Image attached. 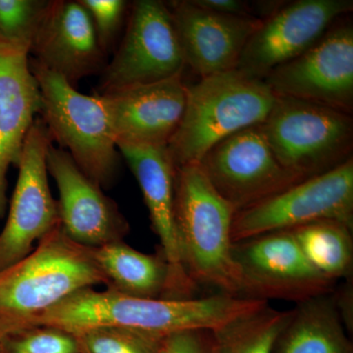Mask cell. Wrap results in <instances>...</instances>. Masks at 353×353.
Masks as SVG:
<instances>
[{
  "label": "cell",
  "instance_id": "6da1fadb",
  "mask_svg": "<svg viewBox=\"0 0 353 353\" xmlns=\"http://www.w3.org/2000/svg\"><path fill=\"white\" fill-rule=\"evenodd\" d=\"M265 303H268L219 292L188 299H141L111 289L99 292L88 288L46 311L34 327H53L72 334L122 328L166 338L180 332L213 331Z\"/></svg>",
  "mask_w": 353,
  "mask_h": 353
},
{
  "label": "cell",
  "instance_id": "7a4b0ae2",
  "mask_svg": "<svg viewBox=\"0 0 353 353\" xmlns=\"http://www.w3.org/2000/svg\"><path fill=\"white\" fill-rule=\"evenodd\" d=\"M94 250L72 241L59 224L27 256L0 272V341L34 328L43 313L78 290L108 287Z\"/></svg>",
  "mask_w": 353,
  "mask_h": 353
},
{
  "label": "cell",
  "instance_id": "3957f363",
  "mask_svg": "<svg viewBox=\"0 0 353 353\" xmlns=\"http://www.w3.org/2000/svg\"><path fill=\"white\" fill-rule=\"evenodd\" d=\"M233 208L216 192L197 164L176 167L175 224L181 261L197 287L240 297L232 257Z\"/></svg>",
  "mask_w": 353,
  "mask_h": 353
},
{
  "label": "cell",
  "instance_id": "277c9868",
  "mask_svg": "<svg viewBox=\"0 0 353 353\" xmlns=\"http://www.w3.org/2000/svg\"><path fill=\"white\" fill-rule=\"evenodd\" d=\"M275 101L276 94L263 80L238 70L187 85L185 112L167 145L176 168L199 163L223 139L261 125Z\"/></svg>",
  "mask_w": 353,
  "mask_h": 353
},
{
  "label": "cell",
  "instance_id": "5b68a950",
  "mask_svg": "<svg viewBox=\"0 0 353 353\" xmlns=\"http://www.w3.org/2000/svg\"><path fill=\"white\" fill-rule=\"evenodd\" d=\"M29 65L41 92L39 114L52 141L101 189L110 187L119 171L121 154L99 97L81 94L32 58Z\"/></svg>",
  "mask_w": 353,
  "mask_h": 353
},
{
  "label": "cell",
  "instance_id": "8992f818",
  "mask_svg": "<svg viewBox=\"0 0 353 353\" xmlns=\"http://www.w3.org/2000/svg\"><path fill=\"white\" fill-rule=\"evenodd\" d=\"M259 126L281 165L303 180L328 173L353 158L352 114L276 95L273 108Z\"/></svg>",
  "mask_w": 353,
  "mask_h": 353
},
{
  "label": "cell",
  "instance_id": "52a82bcc",
  "mask_svg": "<svg viewBox=\"0 0 353 353\" xmlns=\"http://www.w3.org/2000/svg\"><path fill=\"white\" fill-rule=\"evenodd\" d=\"M232 257L241 299L299 303L332 294L336 287V281L325 277L310 264L290 230L236 241Z\"/></svg>",
  "mask_w": 353,
  "mask_h": 353
},
{
  "label": "cell",
  "instance_id": "ba28073f",
  "mask_svg": "<svg viewBox=\"0 0 353 353\" xmlns=\"http://www.w3.org/2000/svg\"><path fill=\"white\" fill-rule=\"evenodd\" d=\"M185 68L166 2L137 0L130 4L124 36L102 70L97 94L161 82L182 76Z\"/></svg>",
  "mask_w": 353,
  "mask_h": 353
},
{
  "label": "cell",
  "instance_id": "9c48e42d",
  "mask_svg": "<svg viewBox=\"0 0 353 353\" xmlns=\"http://www.w3.org/2000/svg\"><path fill=\"white\" fill-rule=\"evenodd\" d=\"M322 220L336 221L353 229V158L328 173L306 179L236 212L232 241L236 243Z\"/></svg>",
  "mask_w": 353,
  "mask_h": 353
},
{
  "label": "cell",
  "instance_id": "30bf717a",
  "mask_svg": "<svg viewBox=\"0 0 353 353\" xmlns=\"http://www.w3.org/2000/svg\"><path fill=\"white\" fill-rule=\"evenodd\" d=\"M197 165L236 213L303 181L278 161L259 125L223 139Z\"/></svg>",
  "mask_w": 353,
  "mask_h": 353
},
{
  "label": "cell",
  "instance_id": "8fae6325",
  "mask_svg": "<svg viewBox=\"0 0 353 353\" xmlns=\"http://www.w3.org/2000/svg\"><path fill=\"white\" fill-rule=\"evenodd\" d=\"M52 139L41 117H37L26 137L8 216L0 232V272L27 256L60 224L57 201L48 185V150Z\"/></svg>",
  "mask_w": 353,
  "mask_h": 353
},
{
  "label": "cell",
  "instance_id": "7c38bea8",
  "mask_svg": "<svg viewBox=\"0 0 353 353\" xmlns=\"http://www.w3.org/2000/svg\"><path fill=\"white\" fill-rule=\"evenodd\" d=\"M336 21L305 52L265 77L274 94L352 115L353 25Z\"/></svg>",
  "mask_w": 353,
  "mask_h": 353
},
{
  "label": "cell",
  "instance_id": "4fadbf2b",
  "mask_svg": "<svg viewBox=\"0 0 353 353\" xmlns=\"http://www.w3.org/2000/svg\"><path fill=\"white\" fill-rule=\"evenodd\" d=\"M352 9V0H296L276 6L261 18L236 70L264 80L274 69L309 50Z\"/></svg>",
  "mask_w": 353,
  "mask_h": 353
},
{
  "label": "cell",
  "instance_id": "5bb4252c",
  "mask_svg": "<svg viewBox=\"0 0 353 353\" xmlns=\"http://www.w3.org/2000/svg\"><path fill=\"white\" fill-rule=\"evenodd\" d=\"M97 94L117 146H167L185 112L187 83L182 75Z\"/></svg>",
  "mask_w": 353,
  "mask_h": 353
},
{
  "label": "cell",
  "instance_id": "9a60e30c",
  "mask_svg": "<svg viewBox=\"0 0 353 353\" xmlns=\"http://www.w3.org/2000/svg\"><path fill=\"white\" fill-rule=\"evenodd\" d=\"M46 164L59 192L60 226L67 236L90 248L124 240L130 230L126 218L66 150L51 145Z\"/></svg>",
  "mask_w": 353,
  "mask_h": 353
},
{
  "label": "cell",
  "instance_id": "2e32d148",
  "mask_svg": "<svg viewBox=\"0 0 353 353\" xmlns=\"http://www.w3.org/2000/svg\"><path fill=\"white\" fill-rule=\"evenodd\" d=\"M185 66L201 79L233 71L261 18L224 15L199 7L192 0L166 2Z\"/></svg>",
  "mask_w": 353,
  "mask_h": 353
},
{
  "label": "cell",
  "instance_id": "e0dca14e",
  "mask_svg": "<svg viewBox=\"0 0 353 353\" xmlns=\"http://www.w3.org/2000/svg\"><path fill=\"white\" fill-rule=\"evenodd\" d=\"M30 53L44 68L73 87L105 67L92 18L80 0H50Z\"/></svg>",
  "mask_w": 353,
  "mask_h": 353
},
{
  "label": "cell",
  "instance_id": "ac0fdd59",
  "mask_svg": "<svg viewBox=\"0 0 353 353\" xmlns=\"http://www.w3.org/2000/svg\"><path fill=\"white\" fill-rule=\"evenodd\" d=\"M136 176L150 212L160 253L170 265L183 299H194L199 288L188 277L181 261L175 224L176 167L167 146L118 145Z\"/></svg>",
  "mask_w": 353,
  "mask_h": 353
},
{
  "label": "cell",
  "instance_id": "d6986e66",
  "mask_svg": "<svg viewBox=\"0 0 353 353\" xmlns=\"http://www.w3.org/2000/svg\"><path fill=\"white\" fill-rule=\"evenodd\" d=\"M29 51L0 44V220L7 210V173L19 165L26 137L41 113V97Z\"/></svg>",
  "mask_w": 353,
  "mask_h": 353
},
{
  "label": "cell",
  "instance_id": "ffe728a7",
  "mask_svg": "<svg viewBox=\"0 0 353 353\" xmlns=\"http://www.w3.org/2000/svg\"><path fill=\"white\" fill-rule=\"evenodd\" d=\"M108 289L141 299H183L170 265L159 254L139 252L123 241L94 248Z\"/></svg>",
  "mask_w": 353,
  "mask_h": 353
},
{
  "label": "cell",
  "instance_id": "44dd1931",
  "mask_svg": "<svg viewBox=\"0 0 353 353\" xmlns=\"http://www.w3.org/2000/svg\"><path fill=\"white\" fill-rule=\"evenodd\" d=\"M272 353H353L333 294L296 303Z\"/></svg>",
  "mask_w": 353,
  "mask_h": 353
},
{
  "label": "cell",
  "instance_id": "7402d4cb",
  "mask_svg": "<svg viewBox=\"0 0 353 353\" xmlns=\"http://www.w3.org/2000/svg\"><path fill=\"white\" fill-rule=\"evenodd\" d=\"M303 254L325 277H353V229L341 222L316 221L290 230Z\"/></svg>",
  "mask_w": 353,
  "mask_h": 353
},
{
  "label": "cell",
  "instance_id": "603a6c76",
  "mask_svg": "<svg viewBox=\"0 0 353 353\" xmlns=\"http://www.w3.org/2000/svg\"><path fill=\"white\" fill-rule=\"evenodd\" d=\"M292 309L281 311L268 303L213 330L214 353H272Z\"/></svg>",
  "mask_w": 353,
  "mask_h": 353
},
{
  "label": "cell",
  "instance_id": "cb8c5ba5",
  "mask_svg": "<svg viewBox=\"0 0 353 353\" xmlns=\"http://www.w3.org/2000/svg\"><path fill=\"white\" fill-rule=\"evenodd\" d=\"M50 0H0V44L29 51Z\"/></svg>",
  "mask_w": 353,
  "mask_h": 353
},
{
  "label": "cell",
  "instance_id": "d4e9b609",
  "mask_svg": "<svg viewBox=\"0 0 353 353\" xmlns=\"http://www.w3.org/2000/svg\"><path fill=\"white\" fill-rule=\"evenodd\" d=\"M80 353H164V336L122 328H97L74 334Z\"/></svg>",
  "mask_w": 353,
  "mask_h": 353
},
{
  "label": "cell",
  "instance_id": "484cf974",
  "mask_svg": "<svg viewBox=\"0 0 353 353\" xmlns=\"http://www.w3.org/2000/svg\"><path fill=\"white\" fill-rule=\"evenodd\" d=\"M0 353H80L74 334L38 326L8 334L0 341Z\"/></svg>",
  "mask_w": 353,
  "mask_h": 353
},
{
  "label": "cell",
  "instance_id": "4316f807",
  "mask_svg": "<svg viewBox=\"0 0 353 353\" xmlns=\"http://www.w3.org/2000/svg\"><path fill=\"white\" fill-rule=\"evenodd\" d=\"M80 2L90 14L99 44L108 54L126 18L129 2L125 0H80Z\"/></svg>",
  "mask_w": 353,
  "mask_h": 353
},
{
  "label": "cell",
  "instance_id": "83f0119b",
  "mask_svg": "<svg viewBox=\"0 0 353 353\" xmlns=\"http://www.w3.org/2000/svg\"><path fill=\"white\" fill-rule=\"evenodd\" d=\"M164 353H214L212 331L194 330L172 334L165 340Z\"/></svg>",
  "mask_w": 353,
  "mask_h": 353
},
{
  "label": "cell",
  "instance_id": "f1b7e54d",
  "mask_svg": "<svg viewBox=\"0 0 353 353\" xmlns=\"http://www.w3.org/2000/svg\"><path fill=\"white\" fill-rule=\"evenodd\" d=\"M333 294L334 305L340 315L345 330L353 334V277L343 280L340 287L334 288Z\"/></svg>",
  "mask_w": 353,
  "mask_h": 353
},
{
  "label": "cell",
  "instance_id": "f546056e",
  "mask_svg": "<svg viewBox=\"0 0 353 353\" xmlns=\"http://www.w3.org/2000/svg\"><path fill=\"white\" fill-rule=\"evenodd\" d=\"M196 6L224 15L240 17H256L252 12V7L241 0H192Z\"/></svg>",
  "mask_w": 353,
  "mask_h": 353
}]
</instances>
